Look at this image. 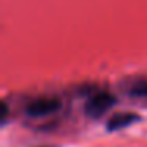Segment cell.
I'll return each mask as SVG.
<instances>
[{
	"instance_id": "5b68a950",
	"label": "cell",
	"mask_w": 147,
	"mask_h": 147,
	"mask_svg": "<svg viewBox=\"0 0 147 147\" xmlns=\"http://www.w3.org/2000/svg\"><path fill=\"white\" fill-rule=\"evenodd\" d=\"M7 117H8V106H7V103H2V115H0L2 123L7 122Z\"/></svg>"
},
{
	"instance_id": "277c9868",
	"label": "cell",
	"mask_w": 147,
	"mask_h": 147,
	"mask_svg": "<svg viewBox=\"0 0 147 147\" xmlns=\"http://www.w3.org/2000/svg\"><path fill=\"white\" fill-rule=\"evenodd\" d=\"M130 95L131 96H147V81H141V82H136L133 87L130 89Z\"/></svg>"
},
{
	"instance_id": "6da1fadb",
	"label": "cell",
	"mask_w": 147,
	"mask_h": 147,
	"mask_svg": "<svg viewBox=\"0 0 147 147\" xmlns=\"http://www.w3.org/2000/svg\"><path fill=\"white\" fill-rule=\"evenodd\" d=\"M115 103H117V100L112 93L96 92L92 96H89V100L86 101V106H84V111H86V115L96 120V119H101L103 115L108 114L114 108Z\"/></svg>"
},
{
	"instance_id": "3957f363",
	"label": "cell",
	"mask_w": 147,
	"mask_h": 147,
	"mask_svg": "<svg viewBox=\"0 0 147 147\" xmlns=\"http://www.w3.org/2000/svg\"><path fill=\"white\" fill-rule=\"evenodd\" d=\"M141 117L136 114V112H117V114L111 115L106 123V130L114 133V131L123 130V128L130 127V125L139 122Z\"/></svg>"
},
{
	"instance_id": "7a4b0ae2",
	"label": "cell",
	"mask_w": 147,
	"mask_h": 147,
	"mask_svg": "<svg viewBox=\"0 0 147 147\" xmlns=\"http://www.w3.org/2000/svg\"><path fill=\"white\" fill-rule=\"evenodd\" d=\"M62 108V103L59 98L54 96H41V98H35L26 106V112L29 117L33 119H41L52 115Z\"/></svg>"
}]
</instances>
